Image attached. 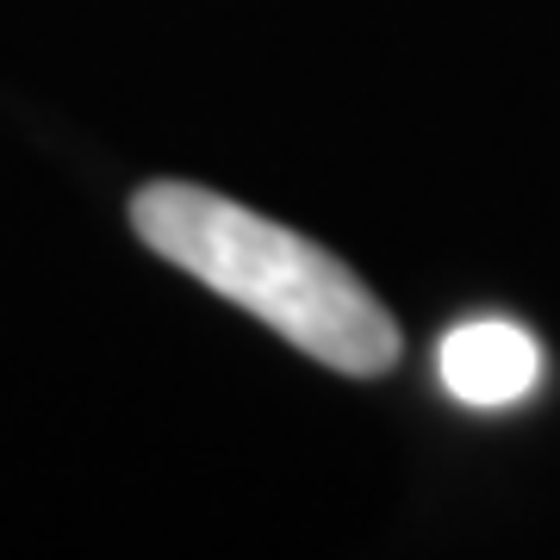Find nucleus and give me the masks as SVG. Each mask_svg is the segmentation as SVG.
I'll use <instances>...</instances> for the list:
<instances>
[{"mask_svg":"<svg viewBox=\"0 0 560 560\" xmlns=\"http://www.w3.org/2000/svg\"><path fill=\"white\" fill-rule=\"evenodd\" d=\"M131 224L162 261H175L180 275L212 287L219 300L243 305L300 355L355 381H374L399 361L393 312L300 231L187 180L143 187L131 200Z\"/></svg>","mask_w":560,"mask_h":560,"instance_id":"obj_1","label":"nucleus"},{"mask_svg":"<svg viewBox=\"0 0 560 560\" xmlns=\"http://www.w3.org/2000/svg\"><path fill=\"white\" fill-rule=\"evenodd\" d=\"M436 374L460 405H474V411H504V405H523L536 393L541 349H536L529 330H517V324L474 318V324H455V330L442 337Z\"/></svg>","mask_w":560,"mask_h":560,"instance_id":"obj_2","label":"nucleus"}]
</instances>
